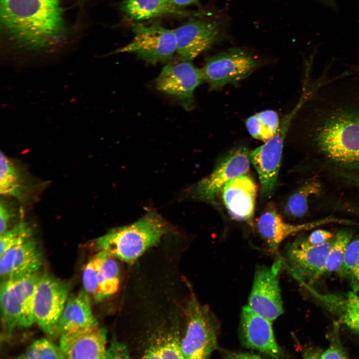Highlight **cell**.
I'll return each instance as SVG.
<instances>
[{
  "instance_id": "8992f818",
  "label": "cell",
  "mask_w": 359,
  "mask_h": 359,
  "mask_svg": "<svg viewBox=\"0 0 359 359\" xmlns=\"http://www.w3.org/2000/svg\"><path fill=\"white\" fill-rule=\"evenodd\" d=\"M134 37L116 53H132L147 63L170 61L177 51L174 31L155 23L138 24L133 29Z\"/></svg>"
},
{
  "instance_id": "836d02e7",
  "label": "cell",
  "mask_w": 359,
  "mask_h": 359,
  "mask_svg": "<svg viewBox=\"0 0 359 359\" xmlns=\"http://www.w3.org/2000/svg\"><path fill=\"white\" fill-rule=\"evenodd\" d=\"M331 232L324 229H317L310 233L307 241L314 245H319L326 243L335 237Z\"/></svg>"
},
{
  "instance_id": "9a60e30c",
  "label": "cell",
  "mask_w": 359,
  "mask_h": 359,
  "mask_svg": "<svg viewBox=\"0 0 359 359\" xmlns=\"http://www.w3.org/2000/svg\"><path fill=\"white\" fill-rule=\"evenodd\" d=\"M337 223L350 225L352 221L329 216L303 224H292L285 222L273 207L266 209L257 220L258 230L272 251L276 252L281 242L288 236L323 225Z\"/></svg>"
},
{
  "instance_id": "52a82bcc",
  "label": "cell",
  "mask_w": 359,
  "mask_h": 359,
  "mask_svg": "<svg viewBox=\"0 0 359 359\" xmlns=\"http://www.w3.org/2000/svg\"><path fill=\"white\" fill-rule=\"evenodd\" d=\"M67 282L45 273L38 282L34 302L35 323L50 337L57 336L58 323L68 297Z\"/></svg>"
},
{
  "instance_id": "ab89813d",
  "label": "cell",
  "mask_w": 359,
  "mask_h": 359,
  "mask_svg": "<svg viewBox=\"0 0 359 359\" xmlns=\"http://www.w3.org/2000/svg\"></svg>"
},
{
  "instance_id": "2e32d148",
  "label": "cell",
  "mask_w": 359,
  "mask_h": 359,
  "mask_svg": "<svg viewBox=\"0 0 359 359\" xmlns=\"http://www.w3.org/2000/svg\"><path fill=\"white\" fill-rule=\"evenodd\" d=\"M107 331L98 325L61 335L60 347L66 359H107Z\"/></svg>"
},
{
  "instance_id": "4316f807",
  "label": "cell",
  "mask_w": 359,
  "mask_h": 359,
  "mask_svg": "<svg viewBox=\"0 0 359 359\" xmlns=\"http://www.w3.org/2000/svg\"><path fill=\"white\" fill-rule=\"evenodd\" d=\"M144 359H185L177 335L160 339L145 352Z\"/></svg>"
},
{
  "instance_id": "d6986e66",
  "label": "cell",
  "mask_w": 359,
  "mask_h": 359,
  "mask_svg": "<svg viewBox=\"0 0 359 359\" xmlns=\"http://www.w3.org/2000/svg\"><path fill=\"white\" fill-rule=\"evenodd\" d=\"M98 325L92 314L89 294L81 290L71 294L58 323V336L75 332L79 330Z\"/></svg>"
},
{
  "instance_id": "8d00e7d4",
  "label": "cell",
  "mask_w": 359,
  "mask_h": 359,
  "mask_svg": "<svg viewBox=\"0 0 359 359\" xmlns=\"http://www.w3.org/2000/svg\"><path fill=\"white\" fill-rule=\"evenodd\" d=\"M175 6L181 7L198 3V0H167Z\"/></svg>"
},
{
  "instance_id": "1f68e13d",
  "label": "cell",
  "mask_w": 359,
  "mask_h": 359,
  "mask_svg": "<svg viewBox=\"0 0 359 359\" xmlns=\"http://www.w3.org/2000/svg\"><path fill=\"white\" fill-rule=\"evenodd\" d=\"M339 323L334 324L333 333L331 337V342L329 347L322 351L320 356L321 359H339L348 358L347 353L340 342L338 334Z\"/></svg>"
},
{
  "instance_id": "d6a6232c",
  "label": "cell",
  "mask_w": 359,
  "mask_h": 359,
  "mask_svg": "<svg viewBox=\"0 0 359 359\" xmlns=\"http://www.w3.org/2000/svg\"><path fill=\"white\" fill-rule=\"evenodd\" d=\"M15 216L14 209L5 200L1 199L0 203V235L9 228V226Z\"/></svg>"
},
{
  "instance_id": "ba28073f",
  "label": "cell",
  "mask_w": 359,
  "mask_h": 359,
  "mask_svg": "<svg viewBox=\"0 0 359 359\" xmlns=\"http://www.w3.org/2000/svg\"><path fill=\"white\" fill-rule=\"evenodd\" d=\"M259 64L258 59L251 53L231 48L208 58L202 69L210 90H217L227 84H238Z\"/></svg>"
},
{
  "instance_id": "d590c367",
  "label": "cell",
  "mask_w": 359,
  "mask_h": 359,
  "mask_svg": "<svg viewBox=\"0 0 359 359\" xmlns=\"http://www.w3.org/2000/svg\"><path fill=\"white\" fill-rule=\"evenodd\" d=\"M227 358L229 359H259L261 357L257 355L250 353H226Z\"/></svg>"
},
{
  "instance_id": "44dd1931",
  "label": "cell",
  "mask_w": 359,
  "mask_h": 359,
  "mask_svg": "<svg viewBox=\"0 0 359 359\" xmlns=\"http://www.w3.org/2000/svg\"><path fill=\"white\" fill-rule=\"evenodd\" d=\"M121 9L130 19L146 20L162 16H188L191 12L170 3L167 0H124Z\"/></svg>"
},
{
  "instance_id": "e575fe53",
  "label": "cell",
  "mask_w": 359,
  "mask_h": 359,
  "mask_svg": "<svg viewBox=\"0 0 359 359\" xmlns=\"http://www.w3.org/2000/svg\"><path fill=\"white\" fill-rule=\"evenodd\" d=\"M127 357V353L125 348L117 343L113 344L107 349V359L126 358Z\"/></svg>"
},
{
  "instance_id": "f1b7e54d",
  "label": "cell",
  "mask_w": 359,
  "mask_h": 359,
  "mask_svg": "<svg viewBox=\"0 0 359 359\" xmlns=\"http://www.w3.org/2000/svg\"><path fill=\"white\" fill-rule=\"evenodd\" d=\"M351 283L353 291L359 290V236L348 244L344 257L343 274Z\"/></svg>"
},
{
  "instance_id": "30bf717a",
  "label": "cell",
  "mask_w": 359,
  "mask_h": 359,
  "mask_svg": "<svg viewBox=\"0 0 359 359\" xmlns=\"http://www.w3.org/2000/svg\"><path fill=\"white\" fill-rule=\"evenodd\" d=\"M250 160V152L246 146L234 148L220 160L210 175L195 185L194 195L199 199L213 202L225 183L248 174Z\"/></svg>"
},
{
  "instance_id": "7c38bea8",
  "label": "cell",
  "mask_w": 359,
  "mask_h": 359,
  "mask_svg": "<svg viewBox=\"0 0 359 359\" xmlns=\"http://www.w3.org/2000/svg\"><path fill=\"white\" fill-rule=\"evenodd\" d=\"M283 260L278 259L271 267H256L248 306L256 313L273 321L283 312L279 283Z\"/></svg>"
},
{
  "instance_id": "7402d4cb",
  "label": "cell",
  "mask_w": 359,
  "mask_h": 359,
  "mask_svg": "<svg viewBox=\"0 0 359 359\" xmlns=\"http://www.w3.org/2000/svg\"><path fill=\"white\" fill-rule=\"evenodd\" d=\"M97 265L98 289L95 302L101 301L115 294L119 289V266L115 258L104 251L94 256Z\"/></svg>"
},
{
  "instance_id": "e0dca14e",
  "label": "cell",
  "mask_w": 359,
  "mask_h": 359,
  "mask_svg": "<svg viewBox=\"0 0 359 359\" xmlns=\"http://www.w3.org/2000/svg\"><path fill=\"white\" fill-rule=\"evenodd\" d=\"M220 191L224 204L232 217L239 220L252 218L257 186L250 176L246 174L230 180Z\"/></svg>"
},
{
  "instance_id": "7a4b0ae2",
  "label": "cell",
  "mask_w": 359,
  "mask_h": 359,
  "mask_svg": "<svg viewBox=\"0 0 359 359\" xmlns=\"http://www.w3.org/2000/svg\"><path fill=\"white\" fill-rule=\"evenodd\" d=\"M0 19L13 39L30 48L51 44L62 28L58 0H0Z\"/></svg>"
},
{
  "instance_id": "d4e9b609",
  "label": "cell",
  "mask_w": 359,
  "mask_h": 359,
  "mask_svg": "<svg viewBox=\"0 0 359 359\" xmlns=\"http://www.w3.org/2000/svg\"><path fill=\"white\" fill-rule=\"evenodd\" d=\"M321 188L318 180L312 179L307 180L289 198L285 207L286 214L294 217L304 216L307 211L310 197L319 193Z\"/></svg>"
},
{
  "instance_id": "484cf974",
  "label": "cell",
  "mask_w": 359,
  "mask_h": 359,
  "mask_svg": "<svg viewBox=\"0 0 359 359\" xmlns=\"http://www.w3.org/2000/svg\"><path fill=\"white\" fill-rule=\"evenodd\" d=\"M352 235V231L349 229H342L337 233L327 257L325 272L343 275L345 254Z\"/></svg>"
},
{
  "instance_id": "8fae6325",
  "label": "cell",
  "mask_w": 359,
  "mask_h": 359,
  "mask_svg": "<svg viewBox=\"0 0 359 359\" xmlns=\"http://www.w3.org/2000/svg\"><path fill=\"white\" fill-rule=\"evenodd\" d=\"M334 240V238L323 244L314 245L303 238L288 245V266L292 274L302 285H311L325 272L327 257Z\"/></svg>"
},
{
  "instance_id": "74e56055",
  "label": "cell",
  "mask_w": 359,
  "mask_h": 359,
  "mask_svg": "<svg viewBox=\"0 0 359 359\" xmlns=\"http://www.w3.org/2000/svg\"><path fill=\"white\" fill-rule=\"evenodd\" d=\"M341 176L355 184L359 186V175L343 173L341 174Z\"/></svg>"
},
{
  "instance_id": "4fadbf2b",
  "label": "cell",
  "mask_w": 359,
  "mask_h": 359,
  "mask_svg": "<svg viewBox=\"0 0 359 359\" xmlns=\"http://www.w3.org/2000/svg\"><path fill=\"white\" fill-rule=\"evenodd\" d=\"M174 31L179 59L191 61L221 39L224 27L217 20L192 18Z\"/></svg>"
},
{
  "instance_id": "5bb4252c",
  "label": "cell",
  "mask_w": 359,
  "mask_h": 359,
  "mask_svg": "<svg viewBox=\"0 0 359 359\" xmlns=\"http://www.w3.org/2000/svg\"><path fill=\"white\" fill-rule=\"evenodd\" d=\"M271 321L257 314L248 305L241 310L239 339L246 348L258 351L271 358H283V352L276 341Z\"/></svg>"
},
{
  "instance_id": "3957f363",
  "label": "cell",
  "mask_w": 359,
  "mask_h": 359,
  "mask_svg": "<svg viewBox=\"0 0 359 359\" xmlns=\"http://www.w3.org/2000/svg\"><path fill=\"white\" fill-rule=\"evenodd\" d=\"M169 229L168 224L159 214L150 211L136 222L97 238L94 245L99 251L132 263L159 243Z\"/></svg>"
},
{
  "instance_id": "f546056e",
  "label": "cell",
  "mask_w": 359,
  "mask_h": 359,
  "mask_svg": "<svg viewBox=\"0 0 359 359\" xmlns=\"http://www.w3.org/2000/svg\"><path fill=\"white\" fill-rule=\"evenodd\" d=\"M17 358L66 359V357L60 347L43 338L34 341Z\"/></svg>"
},
{
  "instance_id": "ac0fdd59",
  "label": "cell",
  "mask_w": 359,
  "mask_h": 359,
  "mask_svg": "<svg viewBox=\"0 0 359 359\" xmlns=\"http://www.w3.org/2000/svg\"><path fill=\"white\" fill-rule=\"evenodd\" d=\"M42 264V255L33 238L15 246L0 256L1 281L38 272Z\"/></svg>"
},
{
  "instance_id": "6da1fadb",
  "label": "cell",
  "mask_w": 359,
  "mask_h": 359,
  "mask_svg": "<svg viewBox=\"0 0 359 359\" xmlns=\"http://www.w3.org/2000/svg\"><path fill=\"white\" fill-rule=\"evenodd\" d=\"M317 89L299 111V139L329 161L359 166V88L334 83Z\"/></svg>"
},
{
  "instance_id": "603a6c76",
  "label": "cell",
  "mask_w": 359,
  "mask_h": 359,
  "mask_svg": "<svg viewBox=\"0 0 359 359\" xmlns=\"http://www.w3.org/2000/svg\"><path fill=\"white\" fill-rule=\"evenodd\" d=\"M0 193L21 199L23 196L24 180L20 169L1 151L0 156Z\"/></svg>"
},
{
  "instance_id": "5b68a950",
  "label": "cell",
  "mask_w": 359,
  "mask_h": 359,
  "mask_svg": "<svg viewBox=\"0 0 359 359\" xmlns=\"http://www.w3.org/2000/svg\"><path fill=\"white\" fill-rule=\"evenodd\" d=\"M187 325L181 348L185 359L209 358L217 348L218 325L206 306L193 298L187 310Z\"/></svg>"
},
{
  "instance_id": "4dcf8cb0",
  "label": "cell",
  "mask_w": 359,
  "mask_h": 359,
  "mask_svg": "<svg viewBox=\"0 0 359 359\" xmlns=\"http://www.w3.org/2000/svg\"><path fill=\"white\" fill-rule=\"evenodd\" d=\"M97 265L94 257H93L84 267L82 273V282L84 289L95 299L98 292Z\"/></svg>"
},
{
  "instance_id": "83f0119b",
  "label": "cell",
  "mask_w": 359,
  "mask_h": 359,
  "mask_svg": "<svg viewBox=\"0 0 359 359\" xmlns=\"http://www.w3.org/2000/svg\"><path fill=\"white\" fill-rule=\"evenodd\" d=\"M33 228L26 222H20L9 228L0 237V256L9 249L32 238Z\"/></svg>"
},
{
  "instance_id": "277c9868",
  "label": "cell",
  "mask_w": 359,
  "mask_h": 359,
  "mask_svg": "<svg viewBox=\"0 0 359 359\" xmlns=\"http://www.w3.org/2000/svg\"><path fill=\"white\" fill-rule=\"evenodd\" d=\"M40 275L36 272L1 281V321L4 329L7 332L16 328H27L35 323L34 297Z\"/></svg>"
},
{
  "instance_id": "f35d334b",
  "label": "cell",
  "mask_w": 359,
  "mask_h": 359,
  "mask_svg": "<svg viewBox=\"0 0 359 359\" xmlns=\"http://www.w3.org/2000/svg\"><path fill=\"white\" fill-rule=\"evenodd\" d=\"M358 226H359V222H358Z\"/></svg>"
},
{
  "instance_id": "cb8c5ba5",
  "label": "cell",
  "mask_w": 359,
  "mask_h": 359,
  "mask_svg": "<svg viewBox=\"0 0 359 359\" xmlns=\"http://www.w3.org/2000/svg\"><path fill=\"white\" fill-rule=\"evenodd\" d=\"M280 120L277 113L267 110L249 117L246 121V127L254 139L265 142L277 132Z\"/></svg>"
},
{
  "instance_id": "9c48e42d",
  "label": "cell",
  "mask_w": 359,
  "mask_h": 359,
  "mask_svg": "<svg viewBox=\"0 0 359 359\" xmlns=\"http://www.w3.org/2000/svg\"><path fill=\"white\" fill-rule=\"evenodd\" d=\"M205 81L202 69L190 61L180 59L169 62L157 77V89L171 96L185 110L190 111L194 105L195 89Z\"/></svg>"
},
{
  "instance_id": "ffe728a7",
  "label": "cell",
  "mask_w": 359,
  "mask_h": 359,
  "mask_svg": "<svg viewBox=\"0 0 359 359\" xmlns=\"http://www.w3.org/2000/svg\"><path fill=\"white\" fill-rule=\"evenodd\" d=\"M323 305L353 333L359 336V296L351 291L346 295L322 294L311 285L304 286Z\"/></svg>"
}]
</instances>
